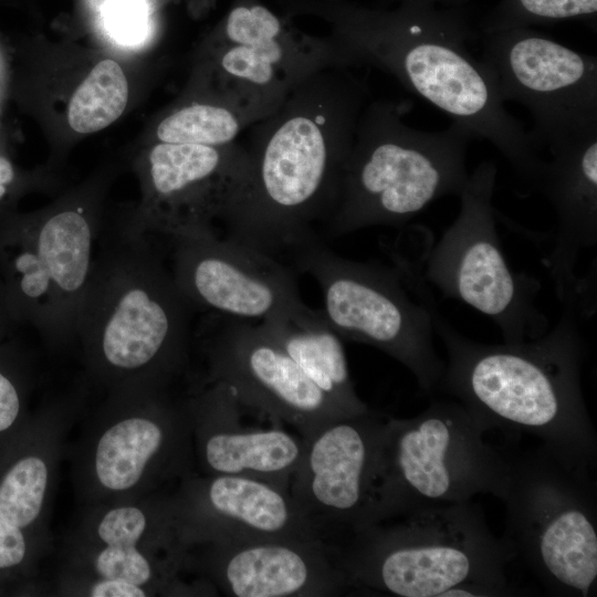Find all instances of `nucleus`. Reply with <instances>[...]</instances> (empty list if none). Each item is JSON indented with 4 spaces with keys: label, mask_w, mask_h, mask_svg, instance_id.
<instances>
[{
    "label": "nucleus",
    "mask_w": 597,
    "mask_h": 597,
    "mask_svg": "<svg viewBox=\"0 0 597 597\" xmlns=\"http://www.w3.org/2000/svg\"><path fill=\"white\" fill-rule=\"evenodd\" d=\"M30 420L25 417L18 387L0 370V450L10 443Z\"/></svg>",
    "instance_id": "obj_30"
},
{
    "label": "nucleus",
    "mask_w": 597,
    "mask_h": 597,
    "mask_svg": "<svg viewBox=\"0 0 597 597\" xmlns=\"http://www.w3.org/2000/svg\"><path fill=\"white\" fill-rule=\"evenodd\" d=\"M287 264L317 282L322 311L343 341L389 355L412 374L423 394L438 390L444 362L434 347L430 310L392 266L343 258L321 239L294 250Z\"/></svg>",
    "instance_id": "obj_9"
},
{
    "label": "nucleus",
    "mask_w": 597,
    "mask_h": 597,
    "mask_svg": "<svg viewBox=\"0 0 597 597\" xmlns=\"http://www.w3.org/2000/svg\"><path fill=\"white\" fill-rule=\"evenodd\" d=\"M97 12L106 32L117 43L137 45L146 40L150 29L146 0H106Z\"/></svg>",
    "instance_id": "obj_29"
},
{
    "label": "nucleus",
    "mask_w": 597,
    "mask_h": 597,
    "mask_svg": "<svg viewBox=\"0 0 597 597\" xmlns=\"http://www.w3.org/2000/svg\"><path fill=\"white\" fill-rule=\"evenodd\" d=\"M258 111L209 94L168 113L156 127L159 143L223 146L263 119Z\"/></svg>",
    "instance_id": "obj_25"
},
{
    "label": "nucleus",
    "mask_w": 597,
    "mask_h": 597,
    "mask_svg": "<svg viewBox=\"0 0 597 597\" xmlns=\"http://www.w3.org/2000/svg\"><path fill=\"white\" fill-rule=\"evenodd\" d=\"M128 102V83L121 65L100 61L73 93L67 122L80 134L95 133L115 122Z\"/></svg>",
    "instance_id": "obj_27"
},
{
    "label": "nucleus",
    "mask_w": 597,
    "mask_h": 597,
    "mask_svg": "<svg viewBox=\"0 0 597 597\" xmlns=\"http://www.w3.org/2000/svg\"><path fill=\"white\" fill-rule=\"evenodd\" d=\"M367 97L348 69H327L251 126L249 169L221 216L230 239L280 260L321 239Z\"/></svg>",
    "instance_id": "obj_1"
},
{
    "label": "nucleus",
    "mask_w": 597,
    "mask_h": 597,
    "mask_svg": "<svg viewBox=\"0 0 597 597\" xmlns=\"http://www.w3.org/2000/svg\"><path fill=\"white\" fill-rule=\"evenodd\" d=\"M486 431L452 398L434 399L412 418L387 416L363 528L425 507L468 502L480 493L501 500L509 457L484 440Z\"/></svg>",
    "instance_id": "obj_6"
},
{
    "label": "nucleus",
    "mask_w": 597,
    "mask_h": 597,
    "mask_svg": "<svg viewBox=\"0 0 597 597\" xmlns=\"http://www.w3.org/2000/svg\"><path fill=\"white\" fill-rule=\"evenodd\" d=\"M350 593L396 597L523 595L517 563L471 501L367 526L336 546Z\"/></svg>",
    "instance_id": "obj_4"
},
{
    "label": "nucleus",
    "mask_w": 597,
    "mask_h": 597,
    "mask_svg": "<svg viewBox=\"0 0 597 597\" xmlns=\"http://www.w3.org/2000/svg\"><path fill=\"white\" fill-rule=\"evenodd\" d=\"M249 169L245 146L158 143L149 153L155 192L172 229L202 235L213 216H222Z\"/></svg>",
    "instance_id": "obj_21"
},
{
    "label": "nucleus",
    "mask_w": 597,
    "mask_h": 597,
    "mask_svg": "<svg viewBox=\"0 0 597 597\" xmlns=\"http://www.w3.org/2000/svg\"><path fill=\"white\" fill-rule=\"evenodd\" d=\"M482 59L503 101L534 118V145H551L597 128V59L531 28L480 34Z\"/></svg>",
    "instance_id": "obj_13"
},
{
    "label": "nucleus",
    "mask_w": 597,
    "mask_h": 597,
    "mask_svg": "<svg viewBox=\"0 0 597 597\" xmlns=\"http://www.w3.org/2000/svg\"><path fill=\"white\" fill-rule=\"evenodd\" d=\"M15 268L23 274L21 289L29 297L41 296L49 287L51 275L39 255L23 253L15 260Z\"/></svg>",
    "instance_id": "obj_31"
},
{
    "label": "nucleus",
    "mask_w": 597,
    "mask_h": 597,
    "mask_svg": "<svg viewBox=\"0 0 597 597\" xmlns=\"http://www.w3.org/2000/svg\"><path fill=\"white\" fill-rule=\"evenodd\" d=\"M386 419L370 409L301 437L303 451L289 492L333 546L365 526Z\"/></svg>",
    "instance_id": "obj_14"
},
{
    "label": "nucleus",
    "mask_w": 597,
    "mask_h": 597,
    "mask_svg": "<svg viewBox=\"0 0 597 597\" xmlns=\"http://www.w3.org/2000/svg\"><path fill=\"white\" fill-rule=\"evenodd\" d=\"M226 318L211 350V371L213 381L224 384L243 411L287 423L301 437L355 417L322 391L258 323Z\"/></svg>",
    "instance_id": "obj_15"
},
{
    "label": "nucleus",
    "mask_w": 597,
    "mask_h": 597,
    "mask_svg": "<svg viewBox=\"0 0 597 597\" xmlns=\"http://www.w3.org/2000/svg\"><path fill=\"white\" fill-rule=\"evenodd\" d=\"M13 168L10 161L0 157V185L4 186L10 184L13 179Z\"/></svg>",
    "instance_id": "obj_33"
},
{
    "label": "nucleus",
    "mask_w": 597,
    "mask_h": 597,
    "mask_svg": "<svg viewBox=\"0 0 597 597\" xmlns=\"http://www.w3.org/2000/svg\"><path fill=\"white\" fill-rule=\"evenodd\" d=\"M171 335L172 320L166 306L134 289L121 298L105 327L103 355L117 369H140L165 354Z\"/></svg>",
    "instance_id": "obj_24"
},
{
    "label": "nucleus",
    "mask_w": 597,
    "mask_h": 597,
    "mask_svg": "<svg viewBox=\"0 0 597 597\" xmlns=\"http://www.w3.org/2000/svg\"><path fill=\"white\" fill-rule=\"evenodd\" d=\"M193 254L187 270L190 289L226 317L259 323L303 303L295 271L275 256L210 237Z\"/></svg>",
    "instance_id": "obj_20"
},
{
    "label": "nucleus",
    "mask_w": 597,
    "mask_h": 597,
    "mask_svg": "<svg viewBox=\"0 0 597 597\" xmlns=\"http://www.w3.org/2000/svg\"><path fill=\"white\" fill-rule=\"evenodd\" d=\"M383 2L392 3L398 2V4H429L437 6L442 4L443 7L460 8L464 7L468 0H383Z\"/></svg>",
    "instance_id": "obj_32"
},
{
    "label": "nucleus",
    "mask_w": 597,
    "mask_h": 597,
    "mask_svg": "<svg viewBox=\"0 0 597 597\" xmlns=\"http://www.w3.org/2000/svg\"><path fill=\"white\" fill-rule=\"evenodd\" d=\"M106 0H87V3L88 6L94 10V11H98V9L101 8V6L105 2Z\"/></svg>",
    "instance_id": "obj_34"
},
{
    "label": "nucleus",
    "mask_w": 597,
    "mask_h": 597,
    "mask_svg": "<svg viewBox=\"0 0 597 597\" xmlns=\"http://www.w3.org/2000/svg\"><path fill=\"white\" fill-rule=\"evenodd\" d=\"M412 292L429 307L447 350L438 390L464 406L485 430L536 437L596 468V432L580 384L585 344L575 311L564 307L558 322L537 338L483 344L460 334L440 314L425 281Z\"/></svg>",
    "instance_id": "obj_3"
},
{
    "label": "nucleus",
    "mask_w": 597,
    "mask_h": 597,
    "mask_svg": "<svg viewBox=\"0 0 597 597\" xmlns=\"http://www.w3.org/2000/svg\"><path fill=\"white\" fill-rule=\"evenodd\" d=\"M209 94L268 116L289 93L327 69H349L347 51L331 34L297 29L260 0H233L211 48Z\"/></svg>",
    "instance_id": "obj_11"
},
{
    "label": "nucleus",
    "mask_w": 597,
    "mask_h": 597,
    "mask_svg": "<svg viewBox=\"0 0 597 597\" xmlns=\"http://www.w3.org/2000/svg\"><path fill=\"white\" fill-rule=\"evenodd\" d=\"M287 15L323 20L353 66L370 65L447 114L472 137L491 142L534 186L544 159L530 133L504 107L492 69L467 42L478 39L464 7L398 4L371 8L352 0H282Z\"/></svg>",
    "instance_id": "obj_2"
},
{
    "label": "nucleus",
    "mask_w": 597,
    "mask_h": 597,
    "mask_svg": "<svg viewBox=\"0 0 597 597\" xmlns=\"http://www.w3.org/2000/svg\"><path fill=\"white\" fill-rule=\"evenodd\" d=\"M258 325L349 415L358 416L371 409L356 394L343 339L328 324L322 310L311 308L303 302Z\"/></svg>",
    "instance_id": "obj_23"
},
{
    "label": "nucleus",
    "mask_w": 597,
    "mask_h": 597,
    "mask_svg": "<svg viewBox=\"0 0 597 597\" xmlns=\"http://www.w3.org/2000/svg\"><path fill=\"white\" fill-rule=\"evenodd\" d=\"M579 21L596 29L597 0H501L479 22V34Z\"/></svg>",
    "instance_id": "obj_28"
},
{
    "label": "nucleus",
    "mask_w": 597,
    "mask_h": 597,
    "mask_svg": "<svg viewBox=\"0 0 597 597\" xmlns=\"http://www.w3.org/2000/svg\"><path fill=\"white\" fill-rule=\"evenodd\" d=\"M75 453L73 478L87 505L168 492L195 472L189 407L155 405L90 422Z\"/></svg>",
    "instance_id": "obj_12"
},
{
    "label": "nucleus",
    "mask_w": 597,
    "mask_h": 597,
    "mask_svg": "<svg viewBox=\"0 0 597 597\" xmlns=\"http://www.w3.org/2000/svg\"><path fill=\"white\" fill-rule=\"evenodd\" d=\"M496 166L486 160L468 176L460 211L433 244L404 231L391 241L417 263L428 285L491 318L506 343L544 335L547 316L536 304L541 283L509 265L496 230L492 205Z\"/></svg>",
    "instance_id": "obj_8"
},
{
    "label": "nucleus",
    "mask_w": 597,
    "mask_h": 597,
    "mask_svg": "<svg viewBox=\"0 0 597 597\" xmlns=\"http://www.w3.org/2000/svg\"><path fill=\"white\" fill-rule=\"evenodd\" d=\"M534 184L556 212L554 244L546 268L564 307L582 317L596 310V281L577 275L583 251L597 244V128L574 134L548 147Z\"/></svg>",
    "instance_id": "obj_18"
},
{
    "label": "nucleus",
    "mask_w": 597,
    "mask_h": 597,
    "mask_svg": "<svg viewBox=\"0 0 597 597\" xmlns=\"http://www.w3.org/2000/svg\"><path fill=\"white\" fill-rule=\"evenodd\" d=\"M6 193V187L0 185V198Z\"/></svg>",
    "instance_id": "obj_35"
},
{
    "label": "nucleus",
    "mask_w": 597,
    "mask_h": 597,
    "mask_svg": "<svg viewBox=\"0 0 597 597\" xmlns=\"http://www.w3.org/2000/svg\"><path fill=\"white\" fill-rule=\"evenodd\" d=\"M189 411L199 474L247 476L289 491L303 451L300 434L243 427L239 401L219 381Z\"/></svg>",
    "instance_id": "obj_19"
},
{
    "label": "nucleus",
    "mask_w": 597,
    "mask_h": 597,
    "mask_svg": "<svg viewBox=\"0 0 597 597\" xmlns=\"http://www.w3.org/2000/svg\"><path fill=\"white\" fill-rule=\"evenodd\" d=\"M180 540L187 548L260 540H323L290 492L240 475L192 472L172 491Z\"/></svg>",
    "instance_id": "obj_17"
},
{
    "label": "nucleus",
    "mask_w": 597,
    "mask_h": 597,
    "mask_svg": "<svg viewBox=\"0 0 597 597\" xmlns=\"http://www.w3.org/2000/svg\"><path fill=\"white\" fill-rule=\"evenodd\" d=\"M90 250V227L75 211H64L52 217L39 235L38 255L51 279L65 291H75L84 283Z\"/></svg>",
    "instance_id": "obj_26"
},
{
    "label": "nucleus",
    "mask_w": 597,
    "mask_h": 597,
    "mask_svg": "<svg viewBox=\"0 0 597 597\" xmlns=\"http://www.w3.org/2000/svg\"><path fill=\"white\" fill-rule=\"evenodd\" d=\"M172 491L87 505L64 547L61 591L92 579H119L147 596L210 595L184 580L187 547L178 533Z\"/></svg>",
    "instance_id": "obj_10"
},
{
    "label": "nucleus",
    "mask_w": 597,
    "mask_h": 597,
    "mask_svg": "<svg viewBox=\"0 0 597 597\" xmlns=\"http://www.w3.org/2000/svg\"><path fill=\"white\" fill-rule=\"evenodd\" d=\"M65 425L31 419L0 450V522L46 545V523Z\"/></svg>",
    "instance_id": "obj_22"
},
{
    "label": "nucleus",
    "mask_w": 597,
    "mask_h": 597,
    "mask_svg": "<svg viewBox=\"0 0 597 597\" xmlns=\"http://www.w3.org/2000/svg\"><path fill=\"white\" fill-rule=\"evenodd\" d=\"M509 462L502 538L516 563L553 596L595 595L596 468L543 443Z\"/></svg>",
    "instance_id": "obj_7"
},
{
    "label": "nucleus",
    "mask_w": 597,
    "mask_h": 597,
    "mask_svg": "<svg viewBox=\"0 0 597 597\" xmlns=\"http://www.w3.org/2000/svg\"><path fill=\"white\" fill-rule=\"evenodd\" d=\"M187 568L212 593L231 597H333L350 593L337 549L323 540L191 546Z\"/></svg>",
    "instance_id": "obj_16"
},
{
    "label": "nucleus",
    "mask_w": 597,
    "mask_h": 597,
    "mask_svg": "<svg viewBox=\"0 0 597 597\" xmlns=\"http://www.w3.org/2000/svg\"><path fill=\"white\" fill-rule=\"evenodd\" d=\"M409 100L367 103L357 121L337 200L323 227L338 238L373 226L402 227L432 201L460 195L472 135L452 123L440 132L406 125Z\"/></svg>",
    "instance_id": "obj_5"
}]
</instances>
